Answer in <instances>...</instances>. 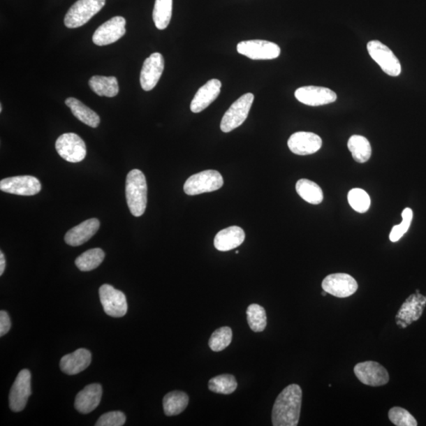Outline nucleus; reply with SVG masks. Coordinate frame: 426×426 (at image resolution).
<instances>
[{"instance_id": "nucleus-1", "label": "nucleus", "mask_w": 426, "mask_h": 426, "mask_svg": "<svg viewBox=\"0 0 426 426\" xmlns=\"http://www.w3.org/2000/svg\"><path fill=\"white\" fill-rule=\"evenodd\" d=\"M302 391L300 385L292 383L278 395L274 404L272 422L274 426H296L300 422Z\"/></svg>"}, {"instance_id": "nucleus-2", "label": "nucleus", "mask_w": 426, "mask_h": 426, "mask_svg": "<svg viewBox=\"0 0 426 426\" xmlns=\"http://www.w3.org/2000/svg\"><path fill=\"white\" fill-rule=\"evenodd\" d=\"M147 182L145 175L138 169L131 170L126 180V198L133 216L144 214L147 205Z\"/></svg>"}, {"instance_id": "nucleus-3", "label": "nucleus", "mask_w": 426, "mask_h": 426, "mask_svg": "<svg viewBox=\"0 0 426 426\" xmlns=\"http://www.w3.org/2000/svg\"><path fill=\"white\" fill-rule=\"evenodd\" d=\"M105 1L106 0H78L66 13L65 26L69 29L84 26L105 7Z\"/></svg>"}, {"instance_id": "nucleus-4", "label": "nucleus", "mask_w": 426, "mask_h": 426, "mask_svg": "<svg viewBox=\"0 0 426 426\" xmlns=\"http://www.w3.org/2000/svg\"><path fill=\"white\" fill-rule=\"evenodd\" d=\"M223 185V179L221 173L215 170H208L191 175L186 181L184 189L187 196H194L220 190Z\"/></svg>"}, {"instance_id": "nucleus-5", "label": "nucleus", "mask_w": 426, "mask_h": 426, "mask_svg": "<svg viewBox=\"0 0 426 426\" xmlns=\"http://www.w3.org/2000/svg\"><path fill=\"white\" fill-rule=\"evenodd\" d=\"M254 100L253 94L242 95L231 105L221 120V129L229 133L240 126L248 117Z\"/></svg>"}, {"instance_id": "nucleus-6", "label": "nucleus", "mask_w": 426, "mask_h": 426, "mask_svg": "<svg viewBox=\"0 0 426 426\" xmlns=\"http://www.w3.org/2000/svg\"><path fill=\"white\" fill-rule=\"evenodd\" d=\"M369 56L389 76L397 77L401 74V64L395 54L379 41H371L367 44Z\"/></svg>"}, {"instance_id": "nucleus-7", "label": "nucleus", "mask_w": 426, "mask_h": 426, "mask_svg": "<svg viewBox=\"0 0 426 426\" xmlns=\"http://www.w3.org/2000/svg\"><path fill=\"white\" fill-rule=\"evenodd\" d=\"M56 149L59 155L70 163H79L87 156V145L74 133H66L57 140Z\"/></svg>"}, {"instance_id": "nucleus-8", "label": "nucleus", "mask_w": 426, "mask_h": 426, "mask_svg": "<svg viewBox=\"0 0 426 426\" xmlns=\"http://www.w3.org/2000/svg\"><path fill=\"white\" fill-rule=\"evenodd\" d=\"M237 51L254 60L277 59L281 52V47L275 43L263 40L241 41L237 45Z\"/></svg>"}, {"instance_id": "nucleus-9", "label": "nucleus", "mask_w": 426, "mask_h": 426, "mask_svg": "<svg viewBox=\"0 0 426 426\" xmlns=\"http://www.w3.org/2000/svg\"><path fill=\"white\" fill-rule=\"evenodd\" d=\"M31 393V374L28 369H22L10 389L9 406L11 411L20 412L25 409Z\"/></svg>"}, {"instance_id": "nucleus-10", "label": "nucleus", "mask_w": 426, "mask_h": 426, "mask_svg": "<svg viewBox=\"0 0 426 426\" xmlns=\"http://www.w3.org/2000/svg\"><path fill=\"white\" fill-rule=\"evenodd\" d=\"M100 300L103 310L113 318H122L127 312V302L125 295L112 286L103 284L99 290Z\"/></svg>"}, {"instance_id": "nucleus-11", "label": "nucleus", "mask_w": 426, "mask_h": 426, "mask_svg": "<svg viewBox=\"0 0 426 426\" xmlns=\"http://www.w3.org/2000/svg\"><path fill=\"white\" fill-rule=\"evenodd\" d=\"M354 372L359 381L368 386H383L389 381L387 369L376 362L358 363L354 368Z\"/></svg>"}, {"instance_id": "nucleus-12", "label": "nucleus", "mask_w": 426, "mask_h": 426, "mask_svg": "<svg viewBox=\"0 0 426 426\" xmlns=\"http://www.w3.org/2000/svg\"><path fill=\"white\" fill-rule=\"evenodd\" d=\"M0 190L16 196H34L41 191V184L34 176H15L1 180Z\"/></svg>"}, {"instance_id": "nucleus-13", "label": "nucleus", "mask_w": 426, "mask_h": 426, "mask_svg": "<svg viewBox=\"0 0 426 426\" xmlns=\"http://www.w3.org/2000/svg\"><path fill=\"white\" fill-rule=\"evenodd\" d=\"M322 288L337 298H348L354 295L358 285L355 278L346 273H335L328 275L322 282Z\"/></svg>"}, {"instance_id": "nucleus-14", "label": "nucleus", "mask_w": 426, "mask_h": 426, "mask_svg": "<svg viewBox=\"0 0 426 426\" xmlns=\"http://www.w3.org/2000/svg\"><path fill=\"white\" fill-rule=\"evenodd\" d=\"M126 20L117 16L102 24L93 36V41L98 46H105L117 42L126 34Z\"/></svg>"}, {"instance_id": "nucleus-15", "label": "nucleus", "mask_w": 426, "mask_h": 426, "mask_svg": "<svg viewBox=\"0 0 426 426\" xmlns=\"http://www.w3.org/2000/svg\"><path fill=\"white\" fill-rule=\"evenodd\" d=\"M425 305L426 296L420 294L418 290L416 294L409 296L402 305L395 318L397 324L403 328L411 325L421 318Z\"/></svg>"}, {"instance_id": "nucleus-16", "label": "nucleus", "mask_w": 426, "mask_h": 426, "mask_svg": "<svg viewBox=\"0 0 426 426\" xmlns=\"http://www.w3.org/2000/svg\"><path fill=\"white\" fill-rule=\"evenodd\" d=\"M164 69V59L161 53L155 52L145 60L140 82L145 91H151L156 87L162 76Z\"/></svg>"}, {"instance_id": "nucleus-17", "label": "nucleus", "mask_w": 426, "mask_h": 426, "mask_svg": "<svg viewBox=\"0 0 426 426\" xmlns=\"http://www.w3.org/2000/svg\"><path fill=\"white\" fill-rule=\"evenodd\" d=\"M296 99L309 106L328 105L337 101V95L330 89L319 87H304L295 91Z\"/></svg>"}, {"instance_id": "nucleus-18", "label": "nucleus", "mask_w": 426, "mask_h": 426, "mask_svg": "<svg viewBox=\"0 0 426 426\" xmlns=\"http://www.w3.org/2000/svg\"><path fill=\"white\" fill-rule=\"evenodd\" d=\"M288 145L292 153L296 155H311L320 150L322 140L316 133L301 131L290 137Z\"/></svg>"}, {"instance_id": "nucleus-19", "label": "nucleus", "mask_w": 426, "mask_h": 426, "mask_svg": "<svg viewBox=\"0 0 426 426\" xmlns=\"http://www.w3.org/2000/svg\"><path fill=\"white\" fill-rule=\"evenodd\" d=\"M221 82L218 79H211L200 87L191 103V110L193 113L202 112L214 101L221 94Z\"/></svg>"}, {"instance_id": "nucleus-20", "label": "nucleus", "mask_w": 426, "mask_h": 426, "mask_svg": "<svg viewBox=\"0 0 426 426\" xmlns=\"http://www.w3.org/2000/svg\"><path fill=\"white\" fill-rule=\"evenodd\" d=\"M100 228V221L96 218L89 219L71 229L65 235L66 244L78 247L89 241Z\"/></svg>"}, {"instance_id": "nucleus-21", "label": "nucleus", "mask_w": 426, "mask_h": 426, "mask_svg": "<svg viewBox=\"0 0 426 426\" xmlns=\"http://www.w3.org/2000/svg\"><path fill=\"white\" fill-rule=\"evenodd\" d=\"M92 354L87 349L80 348L61 359L60 369L68 375H75L89 367Z\"/></svg>"}, {"instance_id": "nucleus-22", "label": "nucleus", "mask_w": 426, "mask_h": 426, "mask_svg": "<svg viewBox=\"0 0 426 426\" xmlns=\"http://www.w3.org/2000/svg\"><path fill=\"white\" fill-rule=\"evenodd\" d=\"M103 389L99 383H92L85 387L77 395L75 406L78 412L89 413L99 406Z\"/></svg>"}, {"instance_id": "nucleus-23", "label": "nucleus", "mask_w": 426, "mask_h": 426, "mask_svg": "<svg viewBox=\"0 0 426 426\" xmlns=\"http://www.w3.org/2000/svg\"><path fill=\"white\" fill-rule=\"evenodd\" d=\"M245 233L238 226H233L219 231L214 239V247L219 251H229L242 244Z\"/></svg>"}, {"instance_id": "nucleus-24", "label": "nucleus", "mask_w": 426, "mask_h": 426, "mask_svg": "<svg viewBox=\"0 0 426 426\" xmlns=\"http://www.w3.org/2000/svg\"><path fill=\"white\" fill-rule=\"evenodd\" d=\"M65 103L66 106L71 108L72 114L83 124L93 128L99 126L101 123L99 115L92 109L84 105L82 102L74 98V97H69Z\"/></svg>"}, {"instance_id": "nucleus-25", "label": "nucleus", "mask_w": 426, "mask_h": 426, "mask_svg": "<svg viewBox=\"0 0 426 426\" xmlns=\"http://www.w3.org/2000/svg\"><path fill=\"white\" fill-rule=\"evenodd\" d=\"M89 87L100 96L114 97L119 94V84L115 77L96 75L89 79Z\"/></svg>"}, {"instance_id": "nucleus-26", "label": "nucleus", "mask_w": 426, "mask_h": 426, "mask_svg": "<svg viewBox=\"0 0 426 426\" xmlns=\"http://www.w3.org/2000/svg\"><path fill=\"white\" fill-rule=\"evenodd\" d=\"M189 404L188 395L180 391L168 393L163 399L164 413L167 416H175L184 412Z\"/></svg>"}, {"instance_id": "nucleus-27", "label": "nucleus", "mask_w": 426, "mask_h": 426, "mask_svg": "<svg viewBox=\"0 0 426 426\" xmlns=\"http://www.w3.org/2000/svg\"><path fill=\"white\" fill-rule=\"evenodd\" d=\"M296 191L304 200L312 205H319L323 200V191L314 182L302 179L296 184Z\"/></svg>"}, {"instance_id": "nucleus-28", "label": "nucleus", "mask_w": 426, "mask_h": 426, "mask_svg": "<svg viewBox=\"0 0 426 426\" xmlns=\"http://www.w3.org/2000/svg\"><path fill=\"white\" fill-rule=\"evenodd\" d=\"M352 157L358 163H366L372 154V148L368 139L360 135H353L348 143Z\"/></svg>"}, {"instance_id": "nucleus-29", "label": "nucleus", "mask_w": 426, "mask_h": 426, "mask_svg": "<svg viewBox=\"0 0 426 426\" xmlns=\"http://www.w3.org/2000/svg\"><path fill=\"white\" fill-rule=\"evenodd\" d=\"M105 254L100 248L89 249L75 260V265L82 272H89L96 269L105 259Z\"/></svg>"}, {"instance_id": "nucleus-30", "label": "nucleus", "mask_w": 426, "mask_h": 426, "mask_svg": "<svg viewBox=\"0 0 426 426\" xmlns=\"http://www.w3.org/2000/svg\"><path fill=\"white\" fill-rule=\"evenodd\" d=\"M172 0H156L153 18L158 29H166L172 20Z\"/></svg>"}, {"instance_id": "nucleus-31", "label": "nucleus", "mask_w": 426, "mask_h": 426, "mask_svg": "<svg viewBox=\"0 0 426 426\" xmlns=\"http://www.w3.org/2000/svg\"><path fill=\"white\" fill-rule=\"evenodd\" d=\"M238 383L235 377L230 374H223L212 377L209 381V388L212 392L229 395L233 393Z\"/></svg>"}, {"instance_id": "nucleus-32", "label": "nucleus", "mask_w": 426, "mask_h": 426, "mask_svg": "<svg viewBox=\"0 0 426 426\" xmlns=\"http://www.w3.org/2000/svg\"><path fill=\"white\" fill-rule=\"evenodd\" d=\"M247 315L249 326L254 332H260L265 330L267 315L263 307L258 304H251L247 308Z\"/></svg>"}, {"instance_id": "nucleus-33", "label": "nucleus", "mask_w": 426, "mask_h": 426, "mask_svg": "<svg viewBox=\"0 0 426 426\" xmlns=\"http://www.w3.org/2000/svg\"><path fill=\"white\" fill-rule=\"evenodd\" d=\"M233 340V330L229 327L218 328L209 341L210 348L212 351L219 352L227 348Z\"/></svg>"}, {"instance_id": "nucleus-34", "label": "nucleus", "mask_w": 426, "mask_h": 426, "mask_svg": "<svg viewBox=\"0 0 426 426\" xmlns=\"http://www.w3.org/2000/svg\"><path fill=\"white\" fill-rule=\"evenodd\" d=\"M348 199L351 208L357 212L365 213L369 209L370 198L369 194L362 189H352L348 193Z\"/></svg>"}, {"instance_id": "nucleus-35", "label": "nucleus", "mask_w": 426, "mask_h": 426, "mask_svg": "<svg viewBox=\"0 0 426 426\" xmlns=\"http://www.w3.org/2000/svg\"><path fill=\"white\" fill-rule=\"evenodd\" d=\"M388 418L397 426H417L418 423L411 413L402 407H392L388 412Z\"/></svg>"}, {"instance_id": "nucleus-36", "label": "nucleus", "mask_w": 426, "mask_h": 426, "mask_svg": "<svg viewBox=\"0 0 426 426\" xmlns=\"http://www.w3.org/2000/svg\"><path fill=\"white\" fill-rule=\"evenodd\" d=\"M402 217H403V221L399 225H395L391 230L390 235H389V239L392 242H398L409 230L413 219L412 210L410 208L405 209L402 212Z\"/></svg>"}, {"instance_id": "nucleus-37", "label": "nucleus", "mask_w": 426, "mask_h": 426, "mask_svg": "<svg viewBox=\"0 0 426 426\" xmlns=\"http://www.w3.org/2000/svg\"><path fill=\"white\" fill-rule=\"evenodd\" d=\"M126 423V416L121 411L105 413L96 422V426H122Z\"/></svg>"}, {"instance_id": "nucleus-38", "label": "nucleus", "mask_w": 426, "mask_h": 426, "mask_svg": "<svg viewBox=\"0 0 426 426\" xmlns=\"http://www.w3.org/2000/svg\"><path fill=\"white\" fill-rule=\"evenodd\" d=\"M10 319L8 314L4 310L0 311V337H3L10 330Z\"/></svg>"}, {"instance_id": "nucleus-39", "label": "nucleus", "mask_w": 426, "mask_h": 426, "mask_svg": "<svg viewBox=\"0 0 426 426\" xmlns=\"http://www.w3.org/2000/svg\"><path fill=\"white\" fill-rule=\"evenodd\" d=\"M6 267V260L3 253L0 252V276H2Z\"/></svg>"}, {"instance_id": "nucleus-40", "label": "nucleus", "mask_w": 426, "mask_h": 426, "mask_svg": "<svg viewBox=\"0 0 426 426\" xmlns=\"http://www.w3.org/2000/svg\"><path fill=\"white\" fill-rule=\"evenodd\" d=\"M327 294V292L323 290V292H322V295L325 296Z\"/></svg>"}, {"instance_id": "nucleus-41", "label": "nucleus", "mask_w": 426, "mask_h": 426, "mask_svg": "<svg viewBox=\"0 0 426 426\" xmlns=\"http://www.w3.org/2000/svg\"><path fill=\"white\" fill-rule=\"evenodd\" d=\"M2 111H3V106L1 105H0V112H2Z\"/></svg>"}]
</instances>
